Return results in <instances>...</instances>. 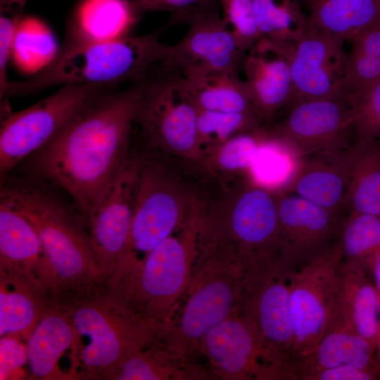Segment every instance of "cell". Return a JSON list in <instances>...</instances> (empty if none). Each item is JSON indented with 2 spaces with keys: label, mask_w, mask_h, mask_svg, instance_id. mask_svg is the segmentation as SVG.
I'll use <instances>...</instances> for the list:
<instances>
[{
  "label": "cell",
  "mask_w": 380,
  "mask_h": 380,
  "mask_svg": "<svg viewBox=\"0 0 380 380\" xmlns=\"http://www.w3.org/2000/svg\"><path fill=\"white\" fill-rule=\"evenodd\" d=\"M198 202L162 154L146 152L130 234L121 258H144L186 224Z\"/></svg>",
  "instance_id": "ba28073f"
},
{
  "label": "cell",
  "mask_w": 380,
  "mask_h": 380,
  "mask_svg": "<svg viewBox=\"0 0 380 380\" xmlns=\"http://www.w3.org/2000/svg\"><path fill=\"white\" fill-rule=\"evenodd\" d=\"M380 374L353 365H340L311 374L305 380H376Z\"/></svg>",
  "instance_id": "7bdbcfd3"
},
{
  "label": "cell",
  "mask_w": 380,
  "mask_h": 380,
  "mask_svg": "<svg viewBox=\"0 0 380 380\" xmlns=\"http://www.w3.org/2000/svg\"><path fill=\"white\" fill-rule=\"evenodd\" d=\"M57 52L54 39L46 27L34 20L20 22L11 52L19 66L27 70H40Z\"/></svg>",
  "instance_id": "8d00e7d4"
},
{
  "label": "cell",
  "mask_w": 380,
  "mask_h": 380,
  "mask_svg": "<svg viewBox=\"0 0 380 380\" xmlns=\"http://www.w3.org/2000/svg\"><path fill=\"white\" fill-rule=\"evenodd\" d=\"M293 43L260 37L246 53L242 69L244 81L263 122L290 104L293 82L289 55Z\"/></svg>",
  "instance_id": "d6986e66"
},
{
  "label": "cell",
  "mask_w": 380,
  "mask_h": 380,
  "mask_svg": "<svg viewBox=\"0 0 380 380\" xmlns=\"http://www.w3.org/2000/svg\"><path fill=\"white\" fill-rule=\"evenodd\" d=\"M276 196L281 249L295 268L334 244L341 217L293 193Z\"/></svg>",
  "instance_id": "ac0fdd59"
},
{
  "label": "cell",
  "mask_w": 380,
  "mask_h": 380,
  "mask_svg": "<svg viewBox=\"0 0 380 380\" xmlns=\"http://www.w3.org/2000/svg\"><path fill=\"white\" fill-rule=\"evenodd\" d=\"M148 80L94 100L25 158L15 168L18 175L62 189L87 221L132 151L133 125Z\"/></svg>",
  "instance_id": "6da1fadb"
},
{
  "label": "cell",
  "mask_w": 380,
  "mask_h": 380,
  "mask_svg": "<svg viewBox=\"0 0 380 380\" xmlns=\"http://www.w3.org/2000/svg\"><path fill=\"white\" fill-rule=\"evenodd\" d=\"M200 241L233 246L241 262L260 252L281 248L276 192L247 181L218 208L205 209Z\"/></svg>",
  "instance_id": "30bf717a"
},
{
  "label": "cell",
  "mask_w": 380,
  "mask_h": 380,
  "mask_svg": "<svg viewBox=\"0 0 380 380\" xmlns=\"http://www.w3.org/2000/svg\"><path fill=\"white\" fill-rule=\"evenodd\" d=\"M202 368L191 362L182 365L156 341L132 355L115 368L106 379L181 380L201 379Z\"/></svg>",
  "instance_id": "f1b7e54d"
},
{
  "label": "cell",
  "mask_w": 380,
  "mask_h": 380,
  "mask_svg": "<svg viewBox=\"0 0 380 380\" xmlns=\"http://www.w3.org/2000/svg\"><path fill=\"white\" fill-rule=\"evenodd\" d=\"M372 274L375 281L374 285L380 295V255L374 263Z\"/></svg>",
  "instance_id": "ee69618b"
},
{
  "label": "cell",
  "mask_w": 380,
  "mask_h": 380,
  "mask_svg": "<svg viewBox=\"0 0 380 380\" xmlns=\"http://www.w3.org/2000/svg\"><path fill=\"white\" fill-rule=\"evenodd\" d=\"M267 131L300 158L346 148L353 142L351 107L346 96L296 101L286 118Z\"/></svg>",
  "instance_id": "2e32d148"
},
{
  "label": "cell",
  "mask_w": 380,
  "mask_h": 380,
  "mask_svg": "<svg viewBox=\"0 0 380 380\" xmlns=\"http://www.w3.org/2000/svg\"><path fill=\"white\" fill-rule=\"evenodd\" d=\"M309 24L344 44L380 24V0H301Z\"/></svg>",
  "instance_id": "d4e9b609"
},
{
  "label": "cell",
  "mask_w": 380,
  "mask_h": 380,
  "mask_svg": "<svg viewBox=\"0 0 380 380\" xmlns=\"http://www.w3.org/2000/svg\"><path fill=\"white\" fill-rule=\"evenodd\" d=\"M359 144L300 158L299 166L281 191L297 194L340 217Z\"/></svg>",
  "instance_id": "ffe728a7"
},
{
  "label": "cell",
  "mask_w": 380,
  "mask_h": 380,
  "mask_svg": "<svg viewBox=\"0 0 380 380\" xmlns=\"http://www.w3.org/2000/svg\"><path fill=\"white\" fill-rule=\"evenodd\" d=\"M119 87L66 84L27 108L1 115V177L11 172L25 158L49 141L91 102Z\"/></svg>",
  "instance_id": "8fae6325"
},
{
  "label": "cell",
  "mask_w": 380,
  "mask_h": 380,
  "mask_svg": "<svg viewBox=\"0 0 380 380\" xmlns=\"http://www.w3.org/2000/svg\"><path fill=\"white\" fill-rule=\"evenodd\" d=\"M346 98L353 113V142L380 140V81Z\"/></svg>",
  "instance_id": "74e56055"
},
{
  "label": "cell",
  "mask_w": 380,
  "mask_h": 380,
  "mask_svg": "<svg viewBox=\"0 0 380 380\" xmlns=\"http://www.w3.org/2000/svg\"><path fill=\"white\" fill-rule=\"evenodd\" d=\"M265 132L263 127L237 134L208 151L199 165L216 177L247 175Z\"/></svg>",
  "instance_id": "836d02e7"
},
{
  "label": "cell",
  "mask_w": 380,
  "mask_h": 380,
  "mask_svg": "<svg viewBox=\"0 0 380 380\" xmlns=\"http://www.w3.org/2000/svg\"><path fill=\"white\" fill-rule=\"evenodd\" d=\"M343 44L309 24L292 44L293 93L290 105L303 101L344 97L346 53Z\"/></svg>",
  "instance_id": "e0dca14e"
},
{
  "label": "cell",
  "mask_w": 380,
  "mask_h": 380,
  "mask_svg": "<svg viewBox=\"0 0 380 380\" xmlns=\"http://www.w3.org/2000/svg\"><path fill=\"white\" fill-rule=\"evenodd\" d=\"M219 3L218 0H132L133 8L139 17L156 11L178 13Z\"/></svg>",
  "instance_id": "b9f144b4"
},
{
  "label": "cell",
  "mask_w": 380,
  "mask_h": 380,
  "mask_svg": "<svg viewBox=\"0 0 380 380\" xmlns=\"http://www.w3.org/2000/svg\"><path fill=\"white\" fill-rule=\"evenodd\" d=\"M165 27L140 36L100 42L63 44L54 58L32 77L8 82L0 103L55 86L107 84L121 87L148 80L166 58L168 44L160 40Z\"/></svg>",
  "instance_id": "5b68a950"
},
{
  "label": "cell",
  "mask_w": 380,
  "mask_h": 380,
  "mask_svg": "<svg viewBox=\"0 0 380 380\" xmlns=\"http://www.w3.org/2000/svg\"><path fill=\"white\" fill-rule=\"evenodd\" d=\"M342 262L335 241L326 252L291 273L289 309L300 380L325 331L338 291Z\"/></svg>",
  "instance_id": "7c38bea8"
},
{
  "label": "cell",
  "mask_w": 380,
  "mask_h": 380,
  "mask_svg": "<svg viewBox=\"0 0 380 380\" xmlns=\"http://www.w3.org/2000/svg\"><path fill=\"white\" fill-rule=\"evenodd\" d=\"M145 155L132 151L88 217L91 244L103 281H106L125 250Z\"/></svg>",
  "instance_id": "9a60e30c"
},
{
  "label": "cell",
  "mask_w": 380,
  "mask_h": 380,
  "mask_svg": "<svg viewBox=\"0 0 380 380\" xmlns=\"http://www.w3.org/2000/svg\"><path fill=\"white\" fill-rule=\"evenodd\" d=\"M300 158L267 131L247 173L251 183L273 192L281 191L296 172Z\"/></svg>",
  "instance_id": "4dcf8cb0"
},
{
  "label": "cell",
  "mask_w": 380,
  "mask_h": 380,
  "mask_svg": "<svg viewBox=\"0 0 380 380\" xmlns=\"http://www.w3.org/2000/svg\"><path fill=\"white\" fill-rule=\"evenodd\" d=\"M1 265L49 269L39 236L30 221L7 198L0 195Z\"/></svg>",
  "instance_id": "484cf974"
},
{
  "label": "cell",
  "mask_w": 380,
  "mask_h": 380,
  "mask_svg": "<svg viewBox=\"0 0 380 380\" xmlns=\"http://www.w3.org/2000/svg\"><path fill=\"white\" fill-rule=\"evenodd\" d=\"M27 362L26 345L14 336L0 340V379H11Z\"/></svg>",
  "instance_id": "60d3db41"
},
{
  "label": "cell",
  "mask_w": 380,
  "mask_h": 380,
  "mask_svg": "<svg viewBox=\"0 0 380 380\" xmlns=\"http://www.w3.org/2000/svg\"><path fill=\"white\" fill-rule=\"evenodd\" d=\"M263 122L255 113H224L198 108L197 130L201 159L208 151L229 139L263 128Z\"/></svg>",
  "instance_id": "d590c367"
},
{
  "label": "cell",
  "mask_w": 380,
  "mask_h": 380,
  "mask_svg": "<svg viewBox=\"0 0 380 380\" xmlns=\"http://www.w3.org/2000/svg\"><path fill=\"white\" fill-rule=\"evenodd\" d=\"M1 275L0 335L21 334L27 338L47 310L18 278L4 271Z\"/></svg>",
  "instance_id": "1f68e13d"
},
{
  "label": "cell",
  "mask_w": 380,
  "mask_h": 380,
  "mask_svg": "<svg viewBox=\"0 0 380 380\" xmlns=\"http://www.w3.org/2000/svg\"><path fill=\"white\" fill-rule=\"evenodd\" d=\"M179 75L198 108L258 114L246 82L238 74L190 70Z\"/></svg>",
  "instance_id": "4316f807"
},
{
  "label": "cell",
  "mask_w": 380,
  "mask_h": 380,
  "mask_svg": "<svg viewBox=\"0 0 380 380\" xmlns=\"http://www.w3.org/2000/svg\"><path fill=\"white\" fill-rule=\"evenodd\" d=\"M198 108L182 76L159 72L147 82L136 123L149 151L199 164Z\"/></svg>",
  "instance_id": "9c48e42d"
},
{
  "label": "cell",
  "mask_w": 380,
  "mask_h": 380,
  "mask_svg": "<svg viewBox=\"0 0 380 380\" xmlns=\"http://www.w3.org/2000/svg\"><path fill=\"white\" fill-rule=\"evenodd\" d=\"M222 18L239 46L248 51L260 38L254 12V0H218Z\"/></svg>",
  "instance_id": "f35d334b"
},
{
  "label": "cell",
  "mask_w": 380,
  "mask_h": 380,
  "mask_svg": "<svg viewBox=\"0 0 380 380\" xmlns=\"http://www.w3.org/2000/svg\"><path fill=\"white\" fill-rule=\"evenodd\" d=\"M243 275L233 246H200L189 284L156 341L182 365L192 362L205 335L239 308Z\"/></svg>",
  "instance_id": "277c9868"
},
{
  "label": "cell",
  "mask_w": 380,
  "mask_h": 380,
  "mask_svg": "<svg viewBox=\"0 0 380 380\" xmlns=\"http://www.w3.org/2000/svg\"><path fill=\"white\" fill-rule=\"evenodd\" d=\"M217 4L172 15L166 26L186 24L189 28L179 42L168 46L160 72L182 74L195 70L239 75L247 52L237 44L231 29L219 13Z\"/></svg>",
  "instance_id": "4fadbf2b"
},
{
  "label": "cell",
  "mask_w": 380,
  "mask_h": 380,
  "mask_svg": "<svg viewBox=\"0 0 380 380\" xmlns=\"http://www.w3.org/2000/svg\"><path fill=\"white\" fill-rule=\"evenodd\" d=\"M139 18L132 1L84 0L70 20L63 44L107 41L129 36Z\"/></svg>",
  "instance_id": "cb8c5ba5"
},
{
  "label": "cell",
  "mask_w": 380,
  "mask_h": 380,
  "mask_svg": "<svg viewBox=\"0 0 380 380\" xmlns=\"http://www.w3.org/2000/svg\"><path fill=\"white\" fill-rule=\"evenodd\" d=\"M353 365L380 374L374 347L333 310L301 380L324 369Z\"/></svg>",
  "instance_id": "603a6c76"
},
{
  "label": "cell",
  "mask_w": 380,
  "mask_h": 380,
  "mask_svg": "<svg viewBox=\"0 0 380 380\" xmlns=\"http://www.w3.org/2000/svg\"><path fill=\"white\" fill-rule=\"evenodd\" d=\"M240 310L257 323L263 341L289 380H300L293 353L289 300L295 267L281 248L260 252L242 262Z\"/></svg>",
  "instance_id": "8992f818"
},
{
  "label": "cell",
  "mask_w": 380,
  "mask_h": 380,
  "mask_svg": "<svg viewBox=\"0 0 380 380\" xmlns=\"http://www.w3.org/2000/svg\"><path fill=\"white\" fill-rule=\"evenodd\" d=\"M198 353L207 358L209 374L215 379H285L257 323L240 308L205 335Z\"/></svg>",
  "instance_id": "5bb4252c"
},
{
  "label": "cell",
  "mask_w": 380,
  "mask_h": 380,
  "mask_svg": "<svg viewBox=\"0 0 380 380\" xmlns=\"http://www.w3.org/2000/svg\"><path fill=\"white\" fill-rule=\"evenodd\" d=\"M30 221L41 239L53 290L70 291V303L94 295L101 279L87 221L62 189L50 183L10 173L1 193Z\"/></svg>",
  "instance_id": "7a4b0ae2"
},
{
  "label": "cell",
  "mask_w": 380,
  "mask_h": 380,
  "mask_svg": "<svg viewBox=\"0 0 380 380\" xmlns=\"http://www.w3.org/2000/svg\"><path fill=\"white\" fill-rule=\"evenodd\" d=\"M48 310L27 338V362L32 376L65 379L59 361L68 350L77 353V337L67 310Z\"/></svg>",
  "instance_id": "44dd1931"
},
{
  "label": "cell",
  "mask_w": 380,
  "mask_h": 380,
  "mask_svg": "<svg viewBox=\"0 0 380 380\" xmlns=\"http://www.w3.org/2000/svg\"><path fill=\"white\" fill-rule=\"evenodd\" d=\"M203 208L144 258H122L106 280L108 295L134 318L156 331L186 290L199 252Z\"/></svg>",
  "instance_id": "3957f363"
},
{
  "label": "cell",
  "mask_w": 380,
  "mask_h": 380,
  "mask_svg": "<svg viewBox=\"0 0 380 380\" xmlns=\"http://www.w3.org/2000/svg\"><path fill=\"white\" fill-rule=\"evenodd\" d=\"M336 243L343 261L357 264L372 274L380 255V217L355 213L341 217Z\"/></svg>",
  "instance_id": "f546056e"
},
{
  "label": "cell",
  "mask_w": 380,
  "mask_h": 380,
  "mask_svg": "<svg viewBox=\"0 0 380 380\" xmlns=\"http://www.w3.org/2000/svg\"><path fill=\"white\" fill-rule=\"evenodd\" d=\"M332 310L374 347L380 320V295L360 265L343 261Z\"/></svg>",
  "instance_id": "7402d4cb"
},
{
  "label": "cell",
  "mask_w": 380,
  "mask_h": 380,
  "mask_svg": "<svg viewBox=\"0 0 380 380\" xmlns=\"http://www.w3.org/2000/svg\"><path fill=\"white\" fill-rule=\"evenodd\" d=\"M358 154L346 190L342 213L380 217V140L357 142Z\"/></svg>",
  "instance_id": "83f0119b"
},
{
  "label": "cell",
  "mask_w": 380,
  "mask_h": 380,
  "mask_svg": "<svg viewBox=\"0 0 380 380\" xmlns=\"http://www.w3.org/2000/svg\"><path fill=\"white\" fill-rule=\"evenodd\" d=\"M375 354L376 359L380 365V320L377 329L376 342H375Z\"/></svg>",
  "instance_id": "f6af8a7d"
},
{
  "label": "cell",
  "mask_w": 380,
  "mask_h": 380,
  "mask_svg": "<svg viewBox=\"0 0 380 380\" xmlns=\"http://www.w3.org/2000/svg\"><path fill=\"white\" fill-rule=\"evenodd\" d=\"M70 304L66 308L77 337L87 338L77 348L87 376L106 379L127 357L155 341L149 329L107 294Z\"/></svg>",
  "instance_id": "52a82bcc"
},
{
  "label": "cell",
  "mask_w": 380,
  "mask_h": 380,
  "mask_svg": "<svg viewBox=\"0 0 380 380\" xmlns=\"http://www.w3.org/2000/svg\"><path fill=\"white\" fill-rule=\"evenodd\" d=\"M30 0H0V98L8 83V65L17 30Z\"/></svg>",
  "instance_id": "ab89813d"
},
{
  "label": "cell",
  "mask_w": 380,
  "mask_h": 380,
  "mask_svg": "<svg viewBox=\"0 0 380 380\" xmlns=\"http://www.w3.org/2000/svg\"><path fill=\"white\" fill-rule=\"evenodd\" d=\"M260 37L296 42L309 26L301 0H254Z\"/></svg>",
  "instance_id": "d6a6232c"
},
{
  "label": "cell",
  "mask_w": 380,
  "mask_h": 380,
  "mask_svg": "<svg viewBox=\"0 0 380 380\" xmlns=\"http://www.w3.org/2000/svg\"><path fill=\"white\" fill-rule=\"evenodd\" d=\"M346 53V94L362 90L380 81V24L353 37Z\"/></svg>",
  "instance_id": "e575fe53"
}]
</instances>
